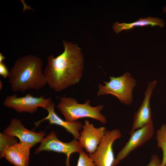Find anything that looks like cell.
<instances>
[{"mask_svg":"<svg viewBox=\"0 0 166 166\" xmlns=\"http://www.w3.org/2000/svg\"><path fill=\"white\" fill-rule=\"evenodd\" d=\"M64 49L55 57L48 56L44 70L47 84L55 91L61 92L78 83L82 76L83 58L75 44L63 41Z\"/></svg>","mask_w":166,"mask_h":166,"instance_id":"obj_1","label":"cell"},{"mask_svg":"<svg viewBox=\"0 0 166 166\" xmlns=\"http://www.w3.org/2000/svg\"><path fill=\"white\" fill-rule=\"evenodd\" d=\"M42 65L41 59L35 55H26L17 59L8 77L11 90L23 93L44 87L47 82Z\"/></svg>","mask_w":166,"mask_h":166,"instance_id":"obj_2","label":"cell"},{"mask_svg":"<svg viewBox=\"0 0 166 166\" xmlns=\"http://www.w3.org/2000/svg\"><path fill=\"white\" fill-rule=\"evenodd\" d=\"M90 100H87L84 104H79L74 98L63 97L60 98L57 107L66 121L73 122L87 118L96 120L102 124H105L106 118L101 112L104 106L98 105L93 107L90 105Z\"/></svg>","mask_w":166,"mask_h":166,"instance_id":"obj_3","label":"cell"},{"mask_svg":"<svg viewBox=\"0 0 166 166\" xmlns=\"http://www.w3.org/2000/svg\"><path fill=\"white\" fill-rule=\"evenodd\" d=\"M109 77V81L103 82L104 85L99 83L97 96L111 94L121 103L130 105L132 101V90L136 85L135 80L128 72L121 76Z\"/></svg>","mask_w":166,"mask_h":166,"instance_id":"obj_4","label":"cell"},{"mask_svg":"<svg viewBox=\"0 0 166 166\" xmlns=\"http://www.w3.org/2000/svg\"><path fill=\"white\" fill-rule=\"evenodd\" d=\"M52 102L51 98H45L43 95L35 97L28 93L24 96L18 97L17 94H14L6 97L3 104L4 106L14 109L18 113H33L39 107L46 109Z\"/></svg>","mask_w":166,"mask_h":166,"instance_id":"obj_5","label":"cell"},{"mask_svg":"<svg viewBox=\"0 0 166 166\" xmlns=\"http://www.w3.org/2000/svg\"><path fill=\"white\" fill-rule=\"evenodd\" d=\"M121 136V134L118 129L106 130L95 152L89 155L96 166H113L115 159L113 144Z\"/></svg>","mask_w":166,"mask_h":166,"instance_id":"obj_6","label":"cell"},{"mask_svg":"<svg viewBox=\"0 0 166 166\" xmlns=\"http://www.w3.org/2000/svg\"><path fill=\"white\" fill-rule=\"evenodd\" d=\"M40 145L35 150V154L42 151H53L64 153L66 155V166H71L69 160L71 155L75 152L79 153L84 151L78 140L74 139L70 142L65 143L59 140L56 133L52 131L44 138Z\"/></svg>","mask_w":166,"mask_h":166,"instance_id":"obj_7","label":"cell"},{"mask_svg":"<svg viewBox=\"0 0 166 166\" xmlns=\"http://www.w3.org/2000/svg\"><path fill=\"white\" fill-rule=\"evenodd\" d=\"M154 132L152 121L130 135V137L115 157L113 166H117L132 152L140 147L152 137Z\"/></svg>","mask_w":166,"mask_h":166,"instance_id":"obj_8","label":"cell"},{"mask_svg":"<svg viewBox=\"0 0 166 166\" xmlns=\"http://www.w3.org/2000/svg\"><path fill=\"white\" fill-rule=\"evenodd\" d=\"M106 130V128L104 126L96 128L88 120L85 121L82 130L80 132L78 141L81 148L85 149L89 155L95 152Z\"/></svg>","mask_w":166,"mask_h":166,"instance_id":"obj_9","label":"cell"},{"mask_svg":"<svg viewBox=\"0 0 166 166\" xmlns=\"http://www.w3.org/2000/svg\"><path fill=\"white\" fill-rule=\"evenodd\" d=\"M4 133L18 138L20 142L26 143L32 147L44 138V131L38 132L26 129L19 119L13 118L9 126L3 131Z\"/></svg>","mask_w":166,"mask_h":166,"instance_id":"obj_10","label":"cell"},{"mask_svg":"<svg viewBox=\"0 0 166 166\" xmlns=\"http://www.w3.org/2000/svg\"><path fill=\"white\" fill-rule=\"evenodd\" d=\"M157 85L154 80L149 83L144 93V99L138 110L135 113L129 135L152 121L150 105V99L153 89Z\"/></svg>","mask_w":166,"mask_h":166,"instance_id":"obj_11","label":"cell"},{"mask_svg":"<svg viewBox=\"0 0 166 166\" xmlns=\"http://www.w3.org/2000/svg\"><path fill=\"white\" fill-rule=\"evenodd\" d=\"M55 105L52 102L46 109L48 112L47 116L44 118L34 123L36 127L45 121H48L49 124L60 126L64 128L68 132L71 133L74 139L78 140L80 136V131L82 128V123L77 121L69 122L64 120L60 117L55 111Z\"/></svg>","mask_w":166,"mask_h":166,"instance_id":"obj_12","label":"cell"},{"mask_svg":"<svg viewBox=\"0 0 166 166\" xmlns=\"http://www.w3.org/2000/svg\"><path fill=\"white\" fill-rule=\"evenodd\" d=\"M31 148L26 143L17 142L6 148L0 158L4 157L15 166H28Z\"/></svg>","mask_w":166,"mask_h":166,"instance_id":"obj_13","label":"cell"},{"mask_svg":"<svg viewBox=\"0 0 166 166\" xmlns=\"http://www.w3.org/2000/svg\"><path fill=\"white\" fill-rule=\"evenodd\" d=\"M149 25L152 27L158 26L162 28L164 26V23L162 19L149 16L147 18H140L136 21L129 23H119L117 22L113 24V29L116 34H118L123 30H130L135 27H143Z\"/></svg>","mask_w":166,"mask_h":166,"instance_id":"obj_14","label":"cell"},{"mask_svg":"<svg viewBox=\"0 0 166 166\" xmlns=\"http://www.w3.org/2000/svg\"><path fill=\"white\" fill-rule=\"evenodd\" d=\"M157 147L162 152L161 166H166V123L163 124L156 132Z\"/></svg>","mask_w":166,"mask_h":166,"instance_id":"obj_15","label":"cell"},{"mask_svg":"<svg viewBox=\"0 0 166 166\" xmlns=\"http://www.w3.org/2000/svg\"><path fill=\"white\" fill-rule=\"evenodd\" d=\"M0 157L6 148L17 142L14 136L1 133H0Z\"/></svg>","mask_w":166,"mask_h":166,"instance_id":"obj_16","label":"cell"},{"mask_svg":"<svg viewBox=\"0 0 166 166\" xmlns=\"http://www.w3.org/2000/svg\"><path fill=\"white\" fill-rule=\"evenodd\" d=\"M79 153L76 166H96L91 158L84 151Z\"/></svg>","mask_w":166,"mask_h":166,"instance_id":"obj_17","label":"cell"},{"mask_svg":"<svg viewBox=\"0 0 166 166\" xmlns=\"http://www.w3.org/2000/svg\"><path fill=\"white\" fill-rule=\"evenodd\" d=\"M147 166H162L161 160L156 155H153Z\"/></svg>","mask_w":166,"mask_h":166,"instance_id":"obj_18","label":"cell"},{"mask_svg":"<svg viewBox=\"0 0 166 166\" xmlns=\"http://www.w3.org/2000/svg\"><path fill=\"white\" fill-rule=\"evenodd\" d=\"M9 71L3 62L0 63V75L4 78H8Z\"/></svg>","mask_w":166,"mask_h":166,"instance_id":"obj_19","label":"cell"},{"mask_svg":"<svg viewBox=\"0 0 166 166\" xmlns=\"http://www.w3.org/2000/svg\"><path fill=\"white\" fill-rule=\"evenodd\" d=\"M5 59V57L1 53H0V63L3 62V61Z\"/></svg>","mask_w":166,"mask_h":166,"instance_id":"obj_20","label":"cell"},{"mask_svg":"<svg viewBox=\"0 0 166 166\" xmlns=\"http://www.w3.org/2000/svg\"><path fill=\"white\" fill-rule=\"evenodd\" d=\"M166 12V6L164 7V9H163V12Z\"/></svg>","mask_w":166,"mask_h":166,"instance_id":"obj_21","label":"cell"},{"mask_svg":"<svg viewBox=\"0 0 166 166\" xmlns=\"http://www.w3.org/2000/svg\"><path fill=\"white\" fill-rule=\"evenodd\" d=\"M0 89H2V81L1 82V81H0Z\"/></svg>","mask_w":166,"mask_h":166,"instance_id":"obj_22","label":"cell"}]
</instances>
